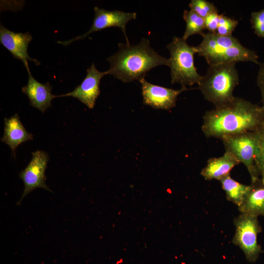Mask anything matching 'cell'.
Returning a JSON list of instances; mask_svg holds the SVG:
<instances>
[{
	"instance_id": "1",
	"label": "cell",
	"mask_w": 264,
	"mask_h": 264,
	"mask_svg": "<svg viewBox=\"0 0 264 264\" xmlns=\"http://www.w3.org/2000/svg\"><path fill=\"white\" fill-rule=\"evenodd\" d=\"M264 124L262 106L235 97L230 103L207 111L202 131L207 137L224 136L260 130Z\"/></svg>"
},
{
	"instance_id": "2",
	"label": "cell",
	"mask_w": 264,
	"mask_h": 264,
	"mask_svg": "<svg viewBox=\"0 0 264 264\" xmlns=\"http://www.w3.org/2000/svg\"><path fill=\"white\" fill-rule=\"evenodd\" d=\"M118 51L107 60L110 68L106 71L124 83L139 81L151 69L158 66H169V59L160 55L143 38L136 45L119 44Z\"/></svg>"
},
{
	"instance_id": "3",
	"label": "cell",
	"mask_w": 264,
	"mask_h": 264,
	"mask_svg": "<svg viewBox=\"0 0 264 264\" xmlns=\"http://www.w3.org/2000/svg\"><path fill=\"white\" fill-rule=\"evenodd\" d=\"M236 64L229 63L209 66L198 83L204 98L215 107L228 104L235 98L233 91L239 83Z\"/></svg>"
},
{
	"instance_id": "4",
	"label": "cell",
	"mask_w": 264,
	"mask_h": 264,
	"mask_svg": "<svg viewBox=\"0 0 264 264\" xmlns=\"http://www.w3.org/2000/svg\"><path fill=\"white\" fill-rule=\"evenodd\" d=\"M166 47L170 54L171 83H178L181 87L198 84L202 76L198 73L194 65V55L197 53L196 46L189 45L182 37L175 36Z\"/></svg>"
},
{
	"instance_id": "5",
	"label": "cell",
	"mask_w": 264,
	"mask_h": 264,
	"mask_svg": "<svg viewBox=\"0 0 264 264\" xmlns=\"http://www.w3.org/2000/svg\"><path fill=\"white\" fill-rule=\"evenodd\" d=\"M260 130L224 136L221 138L225 151L231 153L247 168L251 182L260 178L256 166Z\"/></svg>"
},
{
	"instance_id": "6",
	"label": "cell",
	"mask_w": 264,
	"mask_h": 264,
	"mask_svg": "<svg viewBox=\"0 0 264 264\" xmlns=\"http://www.w3.org/2000/svg\"><path fill=\"white\" fill-rule=\"evenodd\" d=\"M236 228L232 242L243 252L247 261L254 263L262 252V247L257 242V236L262 228L258 217L241 213L234 220Z\"/></svg>"
},
{
	"instance_id": "7",
	"label": "cell",
	"mask_w": 264,
	"mask_h": 264,
	"mask_svg": "<svg viewBox=\"0 0 264 264\" xmlns=\"http://www.w3.org/2000/svg\"><path fill=\"white\" fill-rule=\"evenodd\" d=\"M95 16L93 23L89 30L86 33L73 38L68 41L58 42L64 45H67L72 42L85 38L89 34L110 27H119L123 32L127 44H129L126 35V27L131 20L135 19V12H124L119 10H107L97 6L94 8Z\"/></svg>"
},
{
	"instance_id": "8",
	"label": "cell",
	"mask_w": 264,
	"mask_h": 264,
	"mask_svg": "<svg viewBox=\"0 0 264 264\" xmlns=\"http://www.w3.org/2000/svg\"><path fill=\"white\" fill-rule=\"evenodd\" d=\"M32 157L26 167L20 174L24 188L20 201L19 204L23 198L29 193L36 188H41L51 192L46 184L45 171L49 160L47 153L37 150L32 153Z\"/></svg>"
},
{
	"instance_id": "9",
	"label": "cell",
	"mask_w": 264,
	"mask_h": 264,
	"mask_svg": "<svg viewBox=\"0 0 264 264\" xmlns=\"http://www.w3.org/2000/svg\"><path fill=\"white\" fill-rule=\"evenodd\" d=\"M139 81L141 84L143 103L156 109L171 110L176 106L178 95L189 90L186 87L174 89L157 86L147 82L145 78Z\"/></svg>"
},
{
	"instance_id": "10",
	"label": "cell",
	"mask_w": 264,
	"mask_h": 264,
	"mask_svg": "<svg viewBox=\"0 0 264 264\" xmlns=\"http://www.w3.org/2000/svg\"><path fill=\"white\" fill-rule=\"evenodd\" d=\"M87 71L86 77L80 85L71 92L56 96V97L71 96L78 99L89 109H93L100 93L99 86L101 79L106 73V71L98 70L94 63Z\"/></svg>"
},
{
	"instance_id": "11",
	"label": "cell",
	"mask_w": 264,
	"mask_h": 264,
	"mask_svg": "<svg viewBox=\"0 0 264 264\" xmlns=\"http://www.w3.org/2000/svg\"><path fill=\"white\" fill-rule=\"evenodd\" d=\"M32 40L30 33H17L6 28L1 24L0 26V43L12 54L13 57L21 60L25 68H28V62H33L39 65V61L30 57L27 49Z\"/></svg>"
},
{
	"instance_id": "12",
	"label": "cell",
	"mask_w": 264,
	"mask_h": 264,
	"mask_svg": "<svg viewBox=\"0 0 264 264\" xmlns=\"http://www.w3.org/2000/svg\"><path fill=\"white\" fill-rule=\"evenodd\" d=\"M26 70L28 74V83L22 90L28 97L31 106L44 112L51 107V101L56 96L51 93L52 87L48 83L39 82L32 76L29 68Z\"/></svg>"
},
{
	"instance_id": "13",
	"label": "cell",
	"mask_w": 264,
	"mask_h": 264,
	"mask_svg": "<svg viewBox=\"0 0 264 264\" xmlns=\"http://www.w3.org/2000/svg\"><path fill=\"white\" fill-rule=\"evenodd\" d=\"M4 129L1 141L7 144L15 155V150L21 144L33 139V135L28 132L17 113L10 118H4Z\"/></svg>"
},
{
	"instance_id": "14",
	"label": "cell",
	"mask_w": 264,
	"mask_h": 264,
	"mask_svg": "<svg viewBox=\"0 0 264 264\" xmlns=\"http://www.w3.org/2000/svg\"><path fill=\"white\" fill-rule=\"evenodd\" d=\"M240 162L231 153L225 151L222 156L209 158L201 172L205 179L220 180L230 175L231 170Z\"/></svg>"
},
{
	"instance_id": "15",
	"label": "cell",
	"mask_w": 264,
	"mask_h": 264,
	"mask_svg": "<svg viewBox=\"0 0 264 264\" xmlns=\"http://www.w3.org/2000/svg\"><path fill=\"white\" fill-rule=\"evenodd\" d=\"M258 58L256 52L241 45L224 49L205 60L209 66L238 62H250L260 65Z\"/></svg>"
},
{
	"instance_id": "16",
	"label": "cell",
	"mask_w": 264,
	"mask_h": 264,
	"mask_svg": "<svg viewBox=\"0 0 264 264\" xmlns=\"http://www.w3.org/2000/svg\"><path fill=\"white\" fill-rule=\"evenodd\" d=\"M249 186V189L238 210L241 213L258 217L264 216V182L260 178L251 182Z\"/></svg>"
},
{
	"instance_id": "17",
	"label": "cell",
	"mask_w": 264,
	"mask_h": 264,
	"mask_svg": "<svg viewBox=\"0 0 264 264\" xmlns=\"http://www.w3.org/2000/svg\"><path fill=\"white\" fill-rule=\"evenodd\" d=\"M219 181L225 193L227 199L239 207L242 203L250 186L237 181L232 178L230 175L222 178Z\"/></svg>"
},
{
	"instance_id": "18",
	"label": "cell",
	"mask_w": 264,
	"mask_h": 264,
	"mask_svg": "<svg viewBox=\"0 0 264 264\" xmlns=\"http://www.w3.org/2000/svg\"><path fill=\"white\" fill-rule=\"evenodd\" d=\"M183 18L186 22V28L182 38L186 40L190 36L194 34L202 35L205 29L204 19L199 16L195 11L190 9L185 10Z\"/></svg>"
},
{
	"instance_id": "19",
	"label": "cell",
	"mask_w": 264,
	"mask_h": 264,
	"mask_svg": "<svg viewBox=\"0 0 264 264\" xmlns=\"http://www.w3.org/2000/svg\"><path fill=\"white\" fill-rule=\"evenodd\" d=\"M189 6L191 10L204 19L210 14L218 12L213 3L205 0H192Z\"/></svg>"
},
{
	"instance_id": "20",
	"label": "cell",
	"mask_w": 264,
	"mask_h": 264,
	"mask_svg": "<svg viewBox=\"0 0 264 264\" xmlns=\"http://www.w3.org/2000/svg\"><path fill=\"white\" fill-rule=\"evenodd\" d=\"M238 24V21L223 14H220L216 33L224 36L231 35Z\"/></svg>"
},
{
	"instance_id": "21",
	"label": "cell",
	"mask_w": 264,
	"mask_h": 264,
	"mask_svg": "<svg viewBox=\"0 0 264 264\" xmlns=\"http://www.w3.org/2000/svg\"><path fill=\"white\" fill-rule=\"evenodd\" d=\"M250 22L255 34L264 38V8L251 14Z\"/></svg>"
},
{
	"instance_id": "22",
	"label": "cell",
	"mask_w": 264,
	"mask_h": 264,
	"mask_svg": "<svg viewBox=\"0 0 264 264\" xmlns=\"http://www.w3.org/2000/svg\"><path fill=\"white\" fill-rule=\"evenodd\" d=\"M256 166L260 178L264 182V124L260 129V138Z\"/></svg>"
},
{
	"instance_id": "23",
	"label": "cell",
	"mask_w": 264,
	"mask_h": 264,
	"mask_svg": "<svg viewBox=\"0 0 264 264\" xmlns=\"http://www.w3.org/2000/svg\"><path fill=\"white\" fill-rule=\"evenodd\" d=\"M212 35L217 45L222 48H229L242 45L239 40L232 35L224 36L212 33Z\"/></svg>"
},
{
	"instance_id": "24",
	"label": "cell",
	"mask_w": 264,
	"mask_h": 264,
	"mask_svg": "<svg viewBox=\"0 0 264 264\" xmlns=\"http://www.w3.org/2000/svg\"><path fill=\"white\" fill-rule=\"evenodd\" d=\"M220 20L218 12L209 14L204 18L205 28L210 32L216 33Z\"/></svg>"
},
{
	"instance_id": "25",
	"label": "cell",
	"mask_w": 264,
	"mask_h": 264,
	"mask_svg": "<svg viewBox=\"0 0 264 264\" xmlns=\"http://www.w3.org/2000/svg\"><path fill=\"white\" fill-rule=\"evenodd\" d=\"M257 84L260 90L262 101L264 102V62L260 64V68L257 78Z\"/></svg>"
},
{
	"instance_id": "26",
	"label": "cell",
	"mask_w": 264,
	"mask_h": 264,
	"mask_svg": "<svg viewBox=\"0 0 264 264\" xmlns=\"http://www.w3.org/2000/svg\"><path fill=\"white\" fill-rule=\"evenodd\" d=\"M262 107H263V109L264 110V102L263 103Z\"/></svg>"
}]
</instances>
